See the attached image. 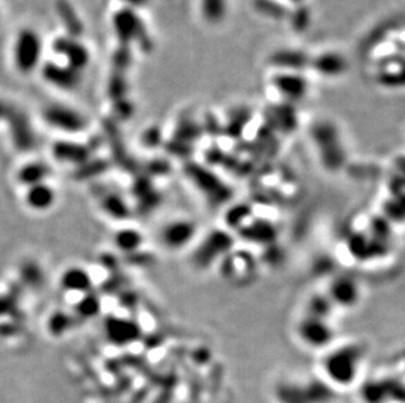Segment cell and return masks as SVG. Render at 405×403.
<instances>
[{
  "mask_svg": "<svg viewBox=\"0 0 405 403\" xmlns=\"http://www.w3.org/2000/svg\"><path fill=\"white\" fill-rule=\"evenodd\" d=\"M45 79L53 86L62 89L75 88L79 83L78 71L71 67H62L55 63H48L42 71Z\"/></svg>",
  "mask_w": 405,
  "mask_h": 403,
  "instance_id": "cell-7",
  "label": "cell"
},
{
  "mask_svg": "<svg viewBox=\"0 0 405 403\" xmlns=\"http://www.w3.org/2000/svg\"><path fill=\"white\" fill-rule=\"evenodd\" d=\"M57 10H58L60 19L63 21L66 29L69 30V34L72 37L79 36L81 30H83V24L79 20V18H78V15H77V12L74 11V8L69 6L67 1L60 0L57 4Z\"/></svg>",
  "mask_w": 405,
  "mask_h": 403,
  "instance_id": "cell-10",
  "label": "cell"
},
{
  "mask_svg": "<svg viewBox=\"0 0 405 403\" xmlns=\"http://www.w3.org/2000/svg\"><path fill=\"white\" fill-rule=\"evenodd\" d=\"M40 37L36 32L24 29L15 43V62L21 72L28 74L37 67L41 58Z\"/></svg>",
  "mask_w": 405,
  "mask_h": 403,
  "instance_id": "cell-1",
  "label": "cell"
},
{
  "mask_svg": "<svg viewBox=\"0 0 405 403\" xmlns=\"http://www.w3.org/2000/svg\"><path fill=\"white\" fill-rule=\"evenodd\" d=\"M44 177V169L40 165H30L22 170V179L28 181H34L33 184H39ZM27 182V184H28Z\"/></svg>",
  "mask_w": 405,
  "mask_h": 403,
  "instance_id": "cell-15",
  "label": "cell"
},
{
  "mask_svg": "<svg viewBox=\"0 0 405 403\" xmlns=\"http://www.w3.org/2000/svg\"><path fill=\"white\" fill-rule=\"evenodd\" d=\"M255 7L258 12H263L273 19H284L286 16V8L278 6L274 0H256Z\"/></svg>",
  "mask_w": 405,
  "mask_h": 403,
  "instance_id": "cell-13",
  "label": "cell"
},
{
  "mask_svg": "<svg viewBox=\"0 0 405 403\" xmlns=\"http://www.w3.org/2000/svg\"><path fill=\"white\" fill-rule=\"evenodd\" d=\"M199 12L208 24H220L227 16L228 0H199Z\"/></svg>",
  "mask_w": 405,
  "mask_h": 403,
  "instance_id": "cell-9",
  "label": "cell"
},
{
  "mask_svg": "<svg viewBox=\"0 0 405 403\" xmlns=\"http://www.w3.org/2000/svg\"><path fill=\"white\" fill-rule=\"evenodd\" d=\"M113 27L124 46H128L131 41L143 40L146 37L142 21L137 13L130 8H124L116 13Z\"/></svg>",
  "mask_w": 405,
  "mask_h": 403,
  "instance_id": "cell-3",
  "label": "cell"
},
{
  "mask_svg": "<svg viewBox=\"0 0 405 403\" xmlns=\"http://www.w3.org/2000/svg\"><path fill=\"white\" fill-rule=\"evenodd\" d=\"M27 200L30 207L36 210H45L51 206L54 200V193L50 187L37 184L30 189Z\"/></svg>",
  "mask_w": 405,
  "mask_h": 403,
  "instance_id": "cell-11",
  "label": "cell"
},
{
  "mask_svg": "<svg viewBox=\"0 0 405 403\" xmlns=\"http://www.w3.org/2000/svg\"><path fill=\"white\" fill-rule=\"evenodd\" d=\"M310 69L324 78H340L347 69V60L337 51H324L310 60Z\"/></svg>",
  "mask_w": 405,
  "mask_h": 403,
  "instance_id": "cell-4",
  "label": "cell"
},
{
  "mask_svg": "<svg viewBox=\"0 0 405 403\" xmlns=\"http://www.w3.org/2000/svg\"><path fill=\"white\" fill-rule=\"evenodd\" d=\"M125 88H126V84L122 78H114L110 81V87H109V90H110V95L112 96H124L125 93Z\"/></svg>",
  "mask_w": 405,
  "mask_h": 403,
  "instance_id": "cell-16",
  "label": "cell"
},
{
  "mask_svg": "<svg viewBox=\"0 0 405 403\" xmlns=\"http://www.w3.org/2000/svg\"><path fill=\"white\" fill-rule=\"evenodd\" d=\"M53 48L57 54L65 55V58L69 62V67L72 69L78 71L84 69L88 64V50L72 39H58L54 42Z\"/></svg>",
  "mask_w": 405,
  "mask_h": 403,
  "instance_id": "cell-5",
  "label": "cell"
},
{
  "mask_svg": "<svg viewBox=\"0 0 405 403\" xmlns=\"http://www.w3.org/2000/svg\"><path fill=\"white\" fill-rule=\"evenodd\" d=\"M310 60L311 57L300 50H278L270 57V63L276 66L278 71L291 72H300L302 69L310 67Z\"/></svg>",
  "mask_w": 405,
  "mask_h": 403,
  "instance_id": "cell-6",
  "label": "cell"
},
{
  "mask_svg": "<svg viewBox=\"0 0 405 403\" xmlns=\"http://www.w3.org/2000/svg\"><path fill=\"white\" fill-rule=\"evenodd\" d=\"M290 18H291V21H293V27L296 29L299 30V32L306 29L310 21H311V15L307 11L306 7H303V4H299L297 12H293L290 15Z\"/></svg>",
  "mask_w": 405,
  "mask_h": 403,
  "instance_id": "cell-14",
  "label": "cell"
},
{
  "mask_svg": "<svg viewBox=\"0 0 405 403\" xmlns=\"http://www.w3.org/2000/svg\"><path fill=\"white\" fill-rule=\"evenodd\" d=\"M124 1L133 7H143L149 3V0H124Z\"/></svg>",
  "mask_w": 405,
  "mask_h": 403,
  "instance_id": "cell-18",
  "label": "cell"
},
{
  "mask_svg": "<svg viewBox=\"0 0 405 403\" xmlns=\"http://www.w3.org/2000/svg\"><path fill=\"white\" fill-rule=\"evenodd\" d=\"M63 285L72 291H83L89 285L88 276L80 270H71L63 278Z\"/></svg>",
  "mask_w": 405,
  "mask_h": 403,
  "instance_id": "cell-12",
  "label": "cell"
},
{
  "mask_svg": "<svg viewBox=\"0 0 405 403\" xmlns=\"http://www.w3.org/2000/svg\"><path fill=\"white\" fill-rule=\"evenodd\" d=\"M46 119L53 126L65 131H80L84 125L78 113L63 107H51L48 109Z\"/></svg>",
  "mask_w": 405,
  "mask_h": 403,
  "instance_id": "cell-8",
  "label": "cell"
},
{
  "mask_svg": "<svg viewBox=\"0 0 405 403\" xmlns=\"http://www.w3.org/2000/svg\"><path fill=\"white\" fill-rule=\"evenodd\" d=\"M288 1L293 3V4H296V6H299V4H303L305 0H288Z\"/></svg>",
  "mask_w": 405,
  "mask_h": 403,
  "instance_id": "cell-19",
  "label": "cell"
},
{
  "mask_svg": "<svg viewBox=\"0 0 405 403\" xmlns=\"http://www.w3.org/2000/svg\"><path fill=\"white\" fill-rule=\"evenodd\" d=\"M272 86L284 99L297 101L303 100L308 93L310 81L302 72L278 71L276 75H273Z\"/></svg>",
  "mask_w": 405,
  "mask_h": 403,
  "instance_id": "cell-2",
  "label": "cell"
},
{
  "mask_svg": "<svg viewBox=\"0 0 405 403\" xmlns=\"http://www.w3.org/2000/svg\"><path fill=\"white\" fill-rule=\"evenodd\" d=\"M126 48H128V46H124V48L119 50V53H116V55H114V63L117 64L119 69H125L126 64L128 63V60H130Z\"/></svg>",
  "mask_w": 405,
  "mask_h": 403,
  "instance_id": "cell-17",
  "label": "cell"
}]
</instances>
